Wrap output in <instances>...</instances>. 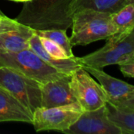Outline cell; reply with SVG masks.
<instances>
[{
    "mask_svg": "<svg viewBox=\"0 0 134 134\" xmlns=\"http://www.w3.org/2000/svg\"><path fill=\"white\" fill-rule=\"evenodd\" d=\"M73 0H29L24 2L16 20L35 31L60 29L71 26Z\"/></svg>",
    "mask_w": 134,
    "mask_h": 134,
    "instance_id": "obj_1",
    "label": "cell"
},
{
    "mask_svg": "<svg viewBox=\"0 0 134 134\" xmlns=\"http://www.w3.org/2000/svg\"><path fill=\"white\" fill-rule=\"evenodd\" d=\"M71 27L72 33L69 40L72 47L106 39L117 32L111 14L92 9H82L74 13Z\"/></svg>",
    "mask_w": 134,
    "mask_h": 134,
    "instance_id": "obj_2",
    "label": "cell"
},
{
    "mask_svg": "<svg viewBox=\"0 0 134 134\" xmlns=\"http://www.w3.org/2000/svg\"><path fill=\"white\" fill-rule=\"evenodd\" d=\"M132 57H134L133 30L112 34L106 38L102 48L77 59L82 66L102 69Z\"/></svg>",
    "mask_w": 134,
    "mask_h": 134,
    "instance_id": "obj_3",
    "label": "cell"
},
{
    "mask_svg": "<svg viewBox=\"0 0 134 134\" xmlns=\"http://www.w3.org/2000/svg\"><path fill=\"white\" fill-rule=\"evenodd\" d=\"M0 67L11 68L40 83L67 75L47 64L31 49L17 53H0Z\"/></svg>",
    "mask_w": 134,
    "mask_h": 134,
    "instance_id": "obj_4",
    "label": "cell"
},
{
    "mask_svg": "<svg viewBox=\"0 0 134 134\" xmlns=\"http://www.w3.org/2000/svg\"><path fill=\"white\" fill-rule=\"evenodd\" d=\"M0 87L5 90L32 114L41 107L40 82L8 67H0Z\"/></svg>",
    "mask_w": 134,
    "mask_h": 134,
    "instance_id": "obj_5",
    "label": "cell"
},
{
    "mask_svg": "<svg viewBox=\"0 0 134 134\" xmlns=\"http://www.w3.org/2000/svg\"><path fill=\"white\" fill-rule=\"evenodd\" d=\"M83 112L78 102L53 108H38L32 114V125L37 132L67 130Z\"/></svg>",
    "mask_w": 134,
    "mask_h": 134,
    "instance_id": "obj_6",
    "label": "cell"
},
{
    "mask_svg": "<svg viewBox=\"0 0 134 134\" xmlns=\"http://www.w3.org/2000/svg\"><path fill=\"white\" fill-rule=\"evenodd\" d=\"M70 86L83 111H93L105 105L106 94L100 86L82 66L71 75Z\"/></svg>",
    "mask_w": 134,
    "mask_h": 134,
    "instance_id": "obj_7",
    "label": "cell"
},
{
    "mask_svg": "<svg viewBox=\"0 0 134 134\" xmlns=\"http://www.w3.org/2000/svg\"><path fill=\"white\" fill-rule=\"evenodd\" d=\"M82 67L98 80L106 94L107 101L119 108L134 109L133 85L109 75L102 69L87 66Z\"/></svg>",
    "mask_w": 134,
    "mask_h": 134,
    "instance_id": "obj_8",
    "label": "cell"
},
{
    "mask_svg": "<svg viewBox=\"0 0 134 134\" xmlns=\"http://www.w3.org/2000/svg\"><path fill=\"white\" fill-rule=\"evenodd\" d=\"M66 134H122L120 129L112 124L107 117L105 107L93 111H83Z\"/></svg>",
    "mask_w": 134,
    "mask_h": 134,
    "instance_id": "obj_9",
    "label": "cell"
},
{
    "mask_svg": "<svg viewBox=\"0 0 134 134\" xmlns=\"http://www.w3.org/2000/svg\"><path fill=\"white\" fill-rule=\"evenodd\" d=\"M71 75L40 83L42 108L58 107L77 102L70 86Z\"/></svg>",
    "mask_w": 134,
    "mask_h": 134,
    "instance_id": "obj_10",
    "label": "cell"
},
{
    "mask_svg": "<svg viewBox=\"0 0 134 134\" xmlns=\"http://www.w3.org/2000/svg\"><path fill=\"white\" fill-rule=\"evenodd\" d=\"M32 123V113L5 90L0 87V122Z\"/></svg>",
    "mask_w": 134,
    "mask_h": 134,
    "instance_id": "obj_11",
    "label": "cell"
},
{
    "mask_svg": "<svg viewBox=\"0 0 134 134\" xmlns=\"http://www.w3.org/2000/svg\"><path fill=\"white\" fill-rule=\"evenodd\" d=\"M29 49L35 53L47 64L64 74L71 75L77 68L82 66L78 61L76 57L65 59H58L49 54L42 46L39 37L35 35V32L29 39Z\"/></svg>",
    "mask_w": 134,
    "mask_h": 134,
    "instance_id": "obj_12",
    "label": "cell"
},
{
    "mask_svg": "<svg viewBox=\"0 0 134 134\" xmlns=\"http://www.w3.org/2000/svg\"><path fill=\"white\" fill-rule=\"evenodd\" d=\"M34 35V30L24 26L16 31L0 34V53H17L29 49V39Z\"/></svg>",
    "mask_w": 134,
    "mask_h": 134,
    "instance_id": "obj_13",
    "label": "cell"
},
{
    "mask_svg": "<svg viewBox=\"0 0 134 134\" xmlns=\"http://www.w3.org/2000/svg\"><path fill=\"white\" fill-rule=\"evenodd\" d=\"M104 107L108 119L121 130L122 134L134 133V109L119 108L108 101Z\"/></svg>",
    "mask_w": 134,
    "mask_h": 134,
    "instance_id": "obj_14",
    "label": "cell"
},
{
    "mask_svg": "<svg viewBox=\"0 0 134 134\" xmlns=\"http://www.w3.org/2000/svg\"><path fill=\"white\" fill-rule=\"evenodd\" d=\"M131 3H134V0H73L71 4V12L73 15L79 9H92L113 14Z\"/></svg>",
    "mask_w": 134,
    "mask_h": 134,
    "instance_id": "obj_15",
    "label": "cell"
},
{
    "mask_svg": "<svg viewBox=\"0 0 134 134\" xmlns=\"http://www.w3.org/2000/svg\"><path fill=\"white\" fill-rule=\"evenodd\" d=\"M134 3L129 4L111 14V21L117 32H126L134 29Z\"/></svg>",
    "mask_w": 134,
    "mask_h": 134,
    "instance_id": "obj_16",
    "label": "cell"
},
{
    "mask_svg": "<svg viewBox=\"0 0 134 134\" xmlns=\"http://www.w3.org/2000/svg\"><path fill=\"white\" fill-rule=\"evenodd\" d=\"M34 32L40 38L49 39L58 46H60L66 53L68 57H74L72 52V46L70 43L69 38L66 34V31L60 29H49V30H38Z\"/></svg>",
    "mask_w": 134,
    "mask_h": 134,
    "instance_id": "obj_17",
    "label": "cell"
},
{
    "mask_svg": "<svg viewBox=\"0 0 134 134\" xmlns=\"http://www.w3.org/2000/svg\"><path fill=\"white\" fill-rule=\"evenodd\" d=\"M40 42L42 45V46L44 47V49L46 50V52L50 54L51 56L58 58V59H65V58H69L66 53L64 52V50L60 46H58L57 43H55L54 42L45 38H40Z\"/></svg>",
    "mask_w": 134,
    "mask_h": 134,
    "instance_id": "obj_18",
    "label": "cell"
},
{
    "mask_svg": "<svg viewBox=\"0 0 134 134\" xmlns=\"http://www.w3.org/2000/svg\"><path fill=\"white\" fill-rule=\"evenodd\" d=\"M24 27V25L18 23L15 19L9 18L4 15V13H0V34L7 31L20 30Z\"/></svg>",
    "mask_w": 134,
    "mask_h": 134,
    "instance_id": "obj_19",
    "label": "cell"
},
{
    "mask_svg": "<svg viewBox=\"0 0 134 134\" xmlns=\"http://www.w3.org/2000/svg\"><path fill=\"white\" fill-rule=\"evenodd\" d=\"M120 68L122 73L129 78L134 77V57L126 60L118 64Z\"/></svg>",
    "mask_w": 134,
    "mask_h": 134,
    "instance_id": "obj_20",
    "label": "cell"
},
{
    "mask_svg": "<svg viewBox=\"0 0 134 134\" xmlns=\"http://www.w3.org/2000/svg\"><path fill=\"white\" fill-rule=\"evenodd\" d=\"M11 1H14V2H27V1H29V0H11Z\"/></svg>",
    "mask_w": 134,
    "mask_h": 134,
    "instance_id": "obj_21",
    "label": "cell"
},
{
    "mask_svg": "<svg viewBox=\"0 0 134 134\" xmlns=\"http://www.w3.org/2000/svg\"><path fill=\"white\" fill-rule=\"evenodd\" d=\"M0 13H2V11L0 10Z\"/></svg>",
    "mask_w": 134,
    "mask_h": 134,
    "instance_id": "obj_22",
    "label": "cell"
}]
</instances>
